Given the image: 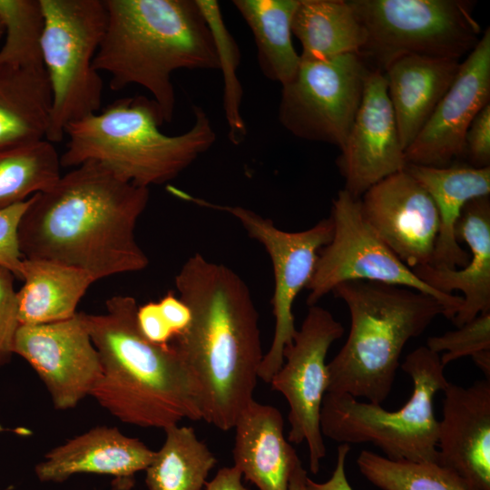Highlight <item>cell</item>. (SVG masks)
Segmentation results:
<instances>
[{
	"label": "cell",
	"instance_id": "cell-1",
	"mask_svg": "<svg viewBox=\"0 0 490 490\" xmlns=\"http://www.w3.org/2000/svg\"><path fill=\"white\" fill-rule=\"evenodd\" d=\"M149 197V188L85 162L30 198L18 226L20 252L82 270L94 281L142 270L149 260L134 232Z\"/></svg>",
	"mask_w": 490,
	"mask_h": 490
},
{
	"label": "cell",
	"instance_id": "cell-2",
	"mask_svg": "<svg viewBox=\"0 0 490 490\" xmlns=\"http://www.w3.org/2000/svg\"><path fill=\"white\" fill-rule=\"evenodd\" d=\"M175 286L191 320L171 344L196 385L202 420L228 431L254 400L264 356L257 309L234 270L200 253L185 261Z\"/></svg>",
	"mask_w": 490,
	"mask_h": 490
},
{
	"label": "cell",
	"instance_id": "cell-3",
	"mask_svg": "<svg viewBox=\"0 0 490 490\" xmlns=\"http://www.w3.org/2000/svg\"><path fill=\"white\" fill-rule=\"evenodd\" d=\"M106 312L84 313L102 376L90 396L122 422L166 427L202 420L196 385L174 347L148 340L128 295L106 300Z\"/></svg>",
	"mask_w": 490,
	"mask_h": 490
},
{
	"label": "cell",
	"instance_id": "cell-4",
	"mask_svg": "<svg viewBox=\"0 0 490 490\" xmlns=\"http://www.w3.org/2000/svg\"><path fill=\"white\" fill-rule=\"evenodd\" d=\"M106 27L93 59L110 88L143 87L164 122L173 119V72L219 70L210 28L195 0H103Z\"/></svg>",
	"mask_w": 490,
	"mask_h": 490
},
{
	"label": "cell",
	"instance_id": "cell-5",
	"mask_svg": "<svg viewBox=\"0 0 490 490\" xmlns=\"http://www.w3.org/2000/svg\"><path fill=\"white\" fill-rule=\"evenodd\" d=\"M183 133L161 132L164 123L158 104L142 95L124 97L102 112L70 123L62 167L96 162L123 181L149 188L175 179L216 141L212 123L201 106Z\"/></svg>",
	"mask_w": 490,
	"mask_h": 490
},
{
	"label": "cell",
	"instance_id": "cell-6",
	"mask_svg": "<svg viewBox=\"0 0 490 490\" xmlns=\"http://www.w3.org/2000/svg\"><path fill=\"white\" fill-rule=\"evenodd\" d=\"M332 293L348 309L350 330L327 364L326 393H346L381 405L392 390L405 345L436 317L446 318L447 309L426 293L375 281H346Z\"/></svg>",
	"mask_w": 490,
	"mask_h": 490
},
{
	"label": "cell",
	"instance_id": "cell-7",
	"mask_svg": "<svg viewBox=\"0 0 490 490\" xmlns=\"http://www.w3.org/2000/svg\"><path fill=\"white\" fill-rule=\"evenodd\" d=\"M401 368L411 377L413 390L400 409L387 411L346 393H325L322 435L340 444H373L391 460L438 463L433 398L449 384L445 367L439 354L421 346L406 357Z\"/></svg>",
	"mask_w": 490,
	"mask_h": 490
},
{
	"label": "cell",
	"instance_id": "cell-8",
	"mask_svg": "<svg viewBox=\"0 0 490 490\" xmlns=\"http://www.w3.org/2000/svg\"><path fill=\"white\" fill-rule=\"evenodd\" d=\"M44 15L43 63L52 105L45 140L54 143L66 127L99 112L103 81L93 59L103 36V0H40Z\"/></svg>",
	"mask_w": 490,
	"mask_h": 490
},
{
	"label": "cell",
	"instance_id": "cell-9",
	"mask_svg": "<svg viewBox=\"0 0 490 490\" xmlns=\"http://www.w3.org/2000/svg\"><path fill=\"white\" fill-rule=\"evenodd\" d=\"M366 30L359 55L382 73L411 54L458 60L478 44L482 30L467 0H348Z\"/></svg>",
	"mask_w": 490,
	"mask_h": 490
},
{
	"label": "cell",
	"instance_id": "cell-10",
	"mask_svg": "<svg viewBox=\"0 0 490 490\" xmlns=\"http://www.w3.org/2000/svg\"><path fill=\"white\" fill-rule=\"evenodd\" d=\"M330 241L318 254L307 285L310 307L340 283L368 280L410 288L439 299L452 320L463 303L459 295L441 293L419 279L378 237L365 220L360 198L341 190L332 201Z\"/></svg>",
	"mask_w": 490,
	"mask_h": 490
},
{
	"label": "cell",
	"instance_id": "cell-11",
	"mask_svg": "<svg viewBox=\"0 0 490 490\" xmlns=\"http://www.w3.org/2000/svg\"><path fill=\"white\" fill-rule=\"evenodd\" d=\"M179 197L199 206L225 211L236 218L249 236L265 248L273 269L274 292L271 299L274 334L270 347L264 354L259 369V378L270 384L284 362V351L297 333L292 312L299 292L307 288L318 251L332 238L329 218L300 231H286L259 213L241 207L222 205L177 191Z\"/></svg>",
	"mask_w": 490,
	"mask_h": 490
},
{
	"label": "cell",
	"instance_id": "cell-12",
	"mask_svg": "<svg viewBox=\"0 0 490 490\" xmlns=\"http://www.w3.org/2000/svg\"><path fill=\"white\" fill-rule=\"evenodd\" d=\"M369 68L358 54L300 59L282 85L279 121L294 136L343 147L359 108Z\"/></svg>",
	"mask_w": 490,
	"mask_h": 490
},
{
	"label": "cell",
	"instance_id": "cell-13",
	"mask_svg": "<svg viewBox=\"0 0 490 490\" xmlns=\"http://www.w3.org/2000/svg\"><path fill=\"white\" fill-rule=\"evenodd\" d=\"M344 331L343 325L328 309L310 306L292 344L284 351L282 366L270 382L288 402V439L298 445L307 443L313 475L319 472L320 461L326 456L319 423L328 380L326 358Z\"/></svg>",
	"mask_w": 490,
	"mask_h": 490
},
{
	"label": "cell",
	"instance_id": "cell-14",
	"mask_svg": "<svg viewBox=\"0 0 490 490\" xmlns=\"http://www.w3.org/2000/svg\"><path fill=\"white\" fill-rule=\"evenodd\" d=\"M13 352L35 370L59 410L75 407L91 395L102 376L84 312L57 322L20 325Z\"/></svg>",
	"mask_w": 490,
	"mask_h": 490
},
{
	"label": "cell",
	"instance_id": "cell-15",
	"mask_svg": "<svg viewBox=\"0 0 490 490\" xmlns=\"http://www.w3.org/2000/svg\"><path fill=\"white\" fill-rule=\"evenodd\" d=\"M490 103V28L460 63L452 84L412 143L407 164L447 167L464 157L466 131Z\"/></svg>",
	"mask_w": 490,
	"mask_h": 490
},
{
	"label": "cell",
	"instance_id": "cell-16",
	"mask_svg": "<svg viewBox=\"0 0 490 490\" xmlns=\"http://www.w3.org/2000/svg\"><path fill=\"white\" fill-rule=\"evenodd\" d=\"M360 207L374 231L408 268L430 264L439 230L437 208L405 169L369 188Z\"/></svg>",
	"mask_w": 490,
	"mask_h": 490
},
{
	"label": "cell",
	"instance_id": "cell-17",
	"mask_svg": "<svg viewBox=\"0 0 490 490\" xmlns=\"http://www.w3.org/2000/svg\"><path fill=\"white\" fill-rule=\"evenodd\" d=\"M351 195L360 198L369 188L407 165L384 74L369 70L362 100L337 160Z\"/></svg>",
	"mask_w": 490,
	"mask_h": 490
},
{
	"label": "cell",
	"instance_id": "cell-18",
	"mask_svg": "<svg viewBox=\"0 0 490 490\" xmlns=\"http://www.w3.org/2000/svg\"><path fill=\"white\" fill-rule=\"evenodd\" d=\"M438 421V464L468 490H490V380L450 383Z\"/></svg>",
	"mask_w": 490,
	"mask_h": 490
},
{
	"label": "cell",
	"instance_id": "cell-19",
	"mask_svg": "<svg viewBox=\"0 0 490 490\" xmlns=\"http://www.w3.org/2000/svg\"><path fill=\"white\" fill-rule=\"evenodd\" d=\"M154 454L115 426H96L50 450L34 472L41 482L54 483L77 474L108 475L131 487L133 475L149 466Z\"/></svg>",
	"mask_w": 490,
	"mask_h": 490
},
{
	"label": "cell",
	"instance_id": "cell-20",
	"mask_svg": "<svg viewBox=\"0 0 490 490\" xmlns=\"http://www.w3.org/2000/svg\"><path fill=\"white\" fill-rule=\"evenodd\" d=\"M458 242L465 241L472 258L462 269L413 268L430 288L444 293L462 292L463 303L452 321L459 328L479 314L490 311V195L469 201L456 226Z\"/></svg>",
	"mask_w": 490,
	"mask_h": 490
},
{
	"label": "cell",
	"instance_id": "cell-21",
	"mask_svg": "<svg viewBox=\"0 0 490 490\" xmlns=\"http://www.w3.org/2000/svg\"><path fill=\"white\" fill-rule=\"evenodd\" d=\"M234 466L258 490H289L290 476L300 462L284 436V419L270 405L253 400L234 427Z\"/></svg>",
	"mask_w": 490,
	"mask_h": 490
},
{
	"label": "cell",
	"instance_id": "cell-22",
	"mask_svg": "<svg viewBox=\"0 0 490 490\" xmlns=\"http://www.w3.org/2000/svg\"><path fill=\"white\" fill-rule=\"evenodd\" d=\"M405 170L425 188L437 208L439 230L429 265L436 269L464 268L470 256L456 240V226L469 201L490 195V166L431 167L407 163Z\"/></svg>",
	"mask_w": 490,
	"mask_h": 490
},
{
	"label": "cell",
	"instance_id": "cell-23",
	"mask_svg": "<svg viewBox=\"0 0 490 490\" xmlns=\"http://www.w3.org/2000/svg\"><path fill=\"white\" fill-rule=\"evenodd\" d=\"M459 65L458 60L411 54L397 59L383 73L405 151L452 84Z\"/></svg>",
	"mask_w": 490,
	"mask_h": 490
},
{
	"label": "cell",
	"instance_id": "cell-24",
	"mask_svg": "<svg viewBox=\"0 0 490 490\" xmlns=\"http://www.w3.org/2000/svg\"><path fill=\"white\" fill-rule=\"evenodd\" d=\"M24 285L16 292L20 325L66 320L94 279L87 272L45 260H23Z\"/></svg>",
	"mask_w": 490,
	"mask_h": 490
},
{
	"label": "cell",
	"instance_id": "cell-25",
	"mask_svg": "<svg viewBox=\"0 0 490 490\" xmlns=\"http://www.w3.org/2000/svg\"><path fill=\"white\" fill-rule=\"evenodd\" d=\"M51 105L45 69L0 64V146L44 140Z\"/></svg>",
	"mask_w": 490,
	"mask_h": 490
},
{
	"label": "cell",
	"instance_id": "cell-26",
	"mask_svg": "<svg viewBox=\"0 0 490 490\" xmlns=\"http://www.w3.org/2000/svg\"><path fill=\"white\" fill-rule=\"evenodd\" d=\"M303 60L359 54L367 34L348 0H299L291 24Z\"/></svg>",
	"mask_w": 490,
	"mask_h": 490
},
{
	"label": "cell",
	"instance_id": "cell-27",
	"mask_svg": "<svg viewBox=\"0 0 490 490\" xmlns=\"http://www.w3.org/2000/svg\"><path fill=\"white\" fill-rule=\"evenodd\" d=\"M299 0H233L250 27L258 63L268 79L282 85L296 74L300 55L291 39V24Z\"/></svg>",
	"mask_w": 490,
	"mask_h": 490
},
{
	"label": "cell",
	"instance_id": "cell-28",
	"mask_svg": "<svg viewBox=\"0 0 490 490\" xmlns=\"http://www.w3.org/2000/svg\"><path fill=\"white\" fill-rule=\"evenodd\" d=\"M145 469L148 490H201L217 459L191 426L172 425Z\"/></svg>",
	"mask_w": 490,
	"mask_h": 490
},
{
	"label": "cell",
	"instance_id": "cell-29",
	"mask_svg": "<svg viewBox=\"0 0 490 490\" xmlns=\"http://www.w3.org/2000/svg\"><path fill=\"white\" fill-rule=\"evenodd\" d=\"M60 156L47 140L0 146V210L52 188L61 177Z\"/></svg>",
	"mask_w": 490,
	"mask_h": 490
},
{
	"label": "cell",
	"instance_id": "cell-30",
	"mask_svg": "<svg viewBox=\"0 0 490 490\" xmlns=\"http://www.w3.org/2000/svg\"><path fill=\"white\" fill-rule=\"evenodd\" d=\"M357 465L366 479L381 490H468L438 463L391 460L362 450Z\"/></svg>",
	"mask_w": 490,
	"mask_h": 490
},
{
	"label": "cell",
	"instance_id": "cell-31",
	"mask_svg": "<svg viewBox=\"0 0 490 490\" xmlns=\"http://www.w3.org/2000/svg\"><path fill=\"white\" fill-rule=\"evenodd\" d=\"M5 39L0 64L43 70L44 15L40 0H0Z\"/></svg>",
	"mask_w": 490,
	"mask_h": 490
},
{
	"label": "cell",
	"instance_id": "cell-32",
	"mask_svg": "<svg viewBox=\"0 0 490 490\" xmlns=\"http://www.w3.org/2000/svg\"><path fill=\"white\" fill-rule=\"evenodd\" d=\"M210 28L217 50L220 69L223 74V108L229 127V138L239 144L246 135L240 115L242 89L236 74L240 64L239 47L227 29L219 3L214 0H195Z\"/></svg>",
	"mask_w": 490,
	"mask_h": 490
},
{
	"label": "cell",
	"instance_id": "cell-33",
	"mask_svg": "<svg viewBox=\"0 0 490 490\" xmlns=\"http://www.w3.org/2000/svg\"><path fill=\"white\" fill-rule=\"evenodd\" d=\"M426 347L439 354L444 367L464 357H473L490 350V311L479 314L471 321L441 336L429 337Z\"/></svg>",
	"mask_w": 490,
	"mask_h": 490
},
{
	"label": "cell",
	"instance_id": "cell-34",
	"mask_svg": "<svg viewBox=\"0 0 490 490\" xmlns=\"http://www.w3.org/2000/svg\"><path fill=\"white\" fill-rule=\"evenodd\" d=\"M31 198V197H30ZM24 201L0 210V266L7 269L22 280L23 256L18 243V226L30 203Z\"/></svg>",
	"mask_w": 490,
	"mask_h": 490
},
{
	"label": "cell",
	"instance_id": "cell-35",
	"mask_svg": "<svg viewBox=\"0 0 490 490\" xmlns=\"http://www.w3.org/2000/svg\"><path fill=\"white\" fill-rule=\"evenodd\" d=\"M15 276L0 266V367L11 360L14 339L20 326Z\"/></svg>",
	"mask_w": 490,
	"mask_h": 490
},
{
	"label": "cell",
	"instance_id": "cell-36",
	"mask_svg": "<svg viewBox=\"0 0 490 490\" xmlns=\"http://www.w3.org/2000/svg\"><path fill=\"white\" fill-rule=\"evenodd\" d=\"M464 157L470 166H490V103L486 104L473 119L464 142Z\"/></svg>",
	"mask_w": 490,
	"mask_h": 490
},
{
	"label": "cell",
	"instance_id": "cell-37",
	"mask_svg": "<svg viewBox=\"0 0 490 490\" xmlns=\"http://www.w3.org/2000/svg\"><path fill=\"white\" fill-rule=\"evenodd\" d=\"M136 318L140 331L151 342L165 345L173 338L158 302L151 301L138 307Z\"/></svg>",
	"mask_w": 490,
	"mask_h": 490
},
{
	"label": "cell",
	"instance_id": "cell-38",
	"mask_svg": "<svg viewBox=\"0 0 490 490\" xmlns=\"http://www.w3.org/2000/svg\"><path fill=\"white\" fill-rule=\"evenodd\" d=\"M158 304L174 338L188 326L191 320L190 309L179 297L172 292L167 293L158 301Z\"/></svg>",
	"mask_w": 490,
	"mask_h": 490
},
{
	"label": "cell",
	"instance_id": "cell-39",
	"mask_svg": "<svg viewBox=\"0 0 490 490\" xmlns=\"http://www.w3.org/2000/svg\"><path fill=\"white\" fill-rule=\"evenodd\" d=\"M349 451V445L340 444L338 446L336 466L331 476L323 483H318L308 476L304 490H353L345 471V463Z\"/></svg>",
	"mask_w": 490,
	"mask_h": 490
},
{
	"label": "cell",
	"instance_id": "cell-40",
	"mask_svg": "<svg viewBox=\"0 0 490 490\" xmlns=\"http://www.w3.org/2000/svg\"><path fill=\"white\" fill-rule=\"evenodd\" d=\"M205 487L206 490H249L242 484L241 472L234 466L219 469Z\"/></svg>",
	"mask_w": 490,
	"mask_h": 490
},
{
	"label": "cell",
	"instance_id": "cell-41",
	"mask_svg": "<svg viewBox=\"0 0 490 490\" xmlns=\"http://www.w3.org/2000/svg\"><path fill=\"white\" fill-rule=\"evenodd\" d=\"M307 477V471L303 468L301 462H299L290 476L289 490H304Z\"/></svg>",
	"mask_w": 490,
	"mask_h": 490
},
{
	"label": "cell",
	"instance_id": "cell-42",
	"mask_svg": "<svg viewBox=\"0 0 490 490\" xmlns=\"http://www.w3.org/2000/svg\"><path fill=\"white\" fill-rule=\"evenodd\" d=\"M475 365L482 370L487 379L490 378V350H484L472 357Z\"/></svg>",
	"mask_w": 490,
	"mask_h": 490
},
{
	"label": "cell",
	"instance_id": "cell-43",
	"mask_svg": "<svg viewBox=\"0 0 490 490\" xmlns=\"http://www.w3.org/2000/svg\"><path fill=\"white\" fill-rule=\"evenodd\" d=\"M3 34H5V27H4L3 22H2V20L0 18V39L3 36Z\"/></svg>",
	"mask_w": 490,
	"mask_h": 490
}]
</instances>
